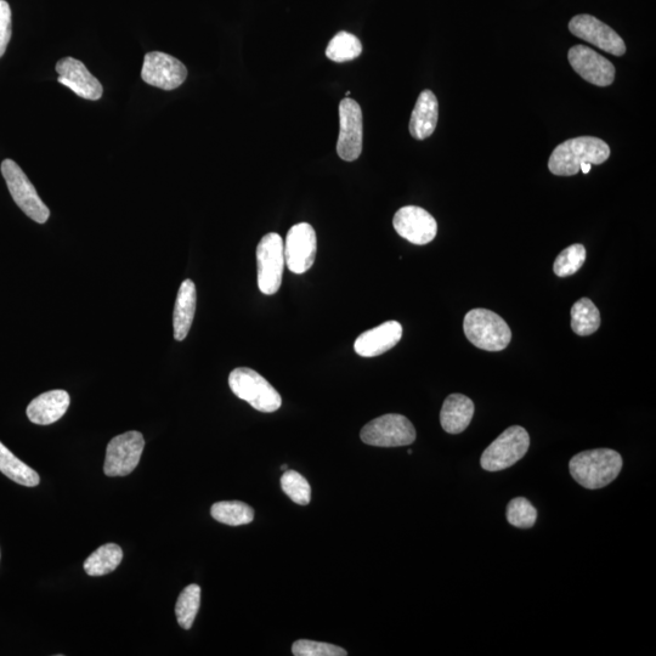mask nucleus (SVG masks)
<instances>
[{"mask_svg":"<svg viewBox=\"0 0 656 656\" xmlns=\"http://www.w3.org/2000/svg\"><path fill=\"white\" fill-rule=\"evenodd\" d=\"M624 461L618 451L596 449L571 458L569 469L576 483L586 489H603L619 477Z\"/></svg>","mask_w":656,"mask_h":656,"instance_id":"f257e3e1","label":"nucleus"},{"mask_svg":"<svg viewBox=\"0 0 656 656\" xmlns=\"http://www.w3.org/2000/svg\"><path fill=\"white\" fill-rule=\"evenodd\" d=\"M610 156V147L605 141L593 137H580L564 141L553 150L548 169L558 177H573L580 172L582 164H602Z\"/></svg>","mask_w":656,"mask_h":656,"instance_id":"f03ea898","label":"nucleus"},{"mask_svg":"<svg viewBox=\"0 0 656 656\" xmlns=\"http://www.w3.org/2000/svg\"><path fill=\"white\" fill-rule=\"evenodd\" d=\"M463 330L473 346L486 352H501L512 339V331L507 322L488 309L469 311L463 322Z\"/></svg>","mask_w":656,"mask_h":656,"instance_id":"7ed1b4c3","label":"nucleus"},{"mask_svg":"<svg viewBox=\"0 0 656 656\" xmlns=\"http://www.w3.org/2000/svg\"><path fill=\"white\" fill-rule=\"evenodd\" d=\"M229 386L237 398L265 414L279 410L282 405L279 392L263 376L248 367H239L231 372Z\"/></svg>","mask_w":656,"mask_h":656,"instance_id":"20e7f679","label":"nucleus"},{"mask_svg":"<svg viewBox=\"0 0 656 656\" xmlns=\"http://www.w3.org/2000/svg\"><path fill=\"white\" fill-rule=\"evenodd\" d=\"M529 446L530 437L525 428L512 426L485 449L480 458V465L488 472L503 471L522 460L527 455Z\"/></svg>","mask_w":656,"mask_h":656,"instance_id":"39448f33","label":"nucleus"},{"mask_svg":"<svg viewBox=\"0 0 656 656\" xmlns=\"http://www.w3.org/2000/svg\"><path fill=\"white\" fill-rule=\"evenodd\" d=\"M360 438L365 444L377 448H399L415 443L416 429L409 418L389 414L367 423L361 429Z\"/></svg>","mask_w":656,"mask_h":656,"instance_id":"423d86ee","label":"nucleus"},{"mask_svg":"<svg viewBox=\"0 0 656 656\" xmlns=\"http://www.w3.org/2000/svg\"><path fill=\"white\" fill-rule=\"evenodd\" d=\"M2 174L7 182L11 197L28 218L38 224H45L50 217V211L39 197L38 192L27 178V175L13 160H4Z\"/></svg>","mask_w":656,"mask_h":656,"instance_id":"0eeeda50","label":"nucleus"},{"mask_svg":"<svg viewBox=\"0 0 656 656\" xmlns=\"http://www.w3.org/2000/svg\"><path fill=\"white\" fill-rule=\"evenodd\" d=\"M258 287L260 292L273 296L280 290L284 275L285 243L279 234L270 233L257 247Z\"/></svg>","mask_w":656,"mask_h":656,"instance_id":"6e6552de","label":"nucleus"},{"mask_svg":"<svg viewBox=\"0 0 656 656\" xmlns=\"http://www.w3.org/2000/svg\"><path fill=\"white\" fill-rule=\"evenodd\" d=\"M363 111L353 99H343L339 104V137L337 154L343 161L358 160L363 152L364 141Z\"/></svg>","mask_w":656,"mask_h":656,"instance_id":"1a4fd4ad","label":"nucleus"},{"mask_svg":"<svg viewBox=\"0 0 656 656\" xmlns=\"http://www.w3.org/2000/svg\"><path fill=\"white\" fill-rule=\"evenodd\" d=\"M145 440L140 432H127L113 438L106 449L104 472L107 477H126L138 467Z\"/></svg>","mask_w":656,"mask_h":656,"instance_id":"9d476101","label":"nucleus"},{"mask_svg":"<svg viewBox=\"0 0 656 656\" xmlns=\"http://www.w3.org/2000/svg\"><path fill=\"white\" fill-rule=\"evenodd\" d=\"M318 251L316 233L308 223H299L288 231L285 242V262L294 274H304L313 267Z\"/></svg>","mask_w":656,"mask_h":656,"instance_id":"9b49d317","label":"nucleus"},{"mask_svg":"<svg viewBox=\"0 0 656 656\" xmlns=\"http://www.w3.org/2000/svg\"><path fill=\"white\" fill-rule=\"evenodd\" d=\"M186 77H188V69L174 56L161 52L145 55L141 78L149 86L174 90L182 86Z\"/></svg>","mask_w":656,"mask_h":656,"instance_id":"f8f14e48","label":"nucleus"},{"mask_svg":"<svg viewBox=\"0 0 656 656\" xmlns=\"http://www.w3.org/2000/svg\"><path fill=\"white\" fill-rule=\"evenodd\" d=\"M569 30L575 37L587 43L595 45L603 52L615 56L626 53L625 42L612 27L592 15H578L569 22Z\"/></svg>","mask_w":656,"mask_h":656,"instance_id":"ddd939ff","label":"nucleus"},{"mask_svg":"<svg viewBox=\"0 0 656 656\" xmlns=\"http://www.w3.org/2000/svg\"><path fill=\"white\" fill-rule=\"evenodd\" d=\"M393 225L403 239L418 246L431 243L438 233L437 220L426 209L416 206L399 209L395 213Z\"/></svg>","mask_w":656,"mask_h":656,"instance_id":"4468645a","label":"nucleus"},{"mask_svg":"<svg viewBox=\"0 0 656 656\" xmlns=\"http://www.w3.org/2000/svg\"><path fill=\"white\" fill-rule=\"evenodd\" d=\"M571 67L586 82L597 87H609L615 79V67L604 56L586 45H576L569 50Z\"/></svg>","mask_w":656,"mask_h":656,"instance_id":"2eb2a0df","label":"nucleus"},{"mask_svg":"<svg viewBox=\"0 0 656 656\" xmlns=\"http://www.w3.org/2000/svg\"><path fill=\"white\" fill-rule=\"evenodd\" d=\"M58 72V82L73 93L87 100H99L103 96L104 88L101 86L99 79L94 77L83 64L75 58H64L56 64Z\"/></svg>","mask_w":656,"mask_h":656,"instance_id":"dca6fc26","label":"nucleus"},{"mask_svg":"<svg viewBox=\"0 0 656 656\" xmlns=\"http://www.w3.org/2000/svg\"><path fill=\"white\" fill-rule=\"evenodd\" d=\"M401 337H403V326L398 321L384 322L356 338L355 353L363 358H375L397 346Z\"/></svg>","mask_w":656,"mask_h":656,"instance_id":"f3484780","label":"nucleus"},{"mask_svg":"<svg viewBox=\"0 0 656 656\" xmlns=\"http://www.w3.org/2000/svg\"><path fill=\"white\" fill-rule=\"evenodd\" d=\"M70 401V395L65 390H50L31 401L27 407V417L39 426H49L66 414Z\"/></svg>","mask_w":656,"mask_h":656,"instance_id":"a211bd4d","label":"nucleus"},{"mask_svg":"<svg viewBox=\"0 0 656 656\" xmlns=\"http://www.w3.org/2000/svg\"><path fill=\"white\" fill-rule=\"evenodd\" d=\"M439 118L437 96L431 90H423L418 96L410 120V133L416 140H424L435 132Z\"/></svg>","mask_w":656,"mask_h":656,"instance_id":"6ab92c4d","label":"nucleus"},{"mask_svg":"<svg viewBox=\"0 0 656 656\" xmlns=\"http://www.w3.org/2000/svg\"><path fill=\"white\" fill-rule=\"evenodd\" d=\"M474 403L462 394H451L445 399L440 412V423L449 434L465 432L474 416Z\"/></svg>","mask_w":656,"mask_h":656,"instance_id":"aec40b11","label":"nucleus"},{"mask_svg":"<svg viewBox=\"0 0 656 656\" xmlns=\"http://www.w3.org/2000/svg\"><path fill=\"white\" fill-rule=\"evenodd\" d=\"M197 292L194 282L185 280L180 286L175 302L173 327L175 341L182 342L188 337L195 318Z\"/></svg>","mask_w":656,"mask_h":656,"instance_id":"412c9836","label":"nucleus"},{"mask_svg":"<svg viewBox=\"0 0 656 656\" xmlns=\"http://www.w3.org/2000/svg\"><path fill=\"white\" fill-rule=\"evenodd\" d=\"M0 472L15 483L33 488L41 482L39 474L19 460L7 446L0 443Z\"/></svg>","mask_w":656,"mask_h":656,"instance_id":"4be33fe9","label":"nucleus"},{"mask_svg":"<svg viewBox=\"0 0 656 656\" xmlns=\"http://www.w3.org/2000/svg\"><path fill=\"white\" fill-rule=\"evenodd\" d=\"M601 326V313L595 303L581 298L571 308V330L578 336H590Z\"/></svg>","mask_w":656,"mask_h":656,"instance_id":"5701e85b","label":"nucleus"},{"mask_svg":"<svg viewBox=\"0 0 656 656\" xmlns=\"http://www.w3.org/2000/svg\"><path fill=\"white\" fill-rule=\"evenodd\" d=\"M123 551L116 544H106L90 554L84 562V570L90 576H104L112 573L122 563Z\"/></svg>","mask_w":656,"mask_h":656,"instance_id":"b1692460","label":"nucleus"},{"mask_svg":"<svg viewBox=\"0 0 656 656\" xmlns=\"http://www.w3.org/2000/svg\"><path fill=\"white\" fill-rule=\"evenodd\" d=\"M211 514L217 522L231 525V527L250 524L254 519L253 508L241 501H223L214 503Z\"/></svg>","mask_w":656,"mask_h":656,"instance_id":"393cba45","label":"nucleus"},{"mask_svg":"<svg viewBox=\"0 0 656 656\" xmlns=\"http://www.w3.org/2000/svg\"><path fill=\"white\" fill-rule=\"evenodd\" d=\"M361 53H363V44L358 37L349 32L337 33L326 49L327 58L338 64L358 59Z\"/></svg>","mask_w":656,"mask_h":656,"instance_id":"a878e982","label":"nucleus"},{"mask_svg":"<svg viewBox=\"0 0 656 656\" xmlns=\"http://www.w3.org/2000/svg\"><path fill=\"white\" fill-rule=\"evenodd\" d=\"M201 605V587L192 584L184 588L180 593L177 605H175V615H177L178 624L184 630H190L199 613Z\"/></svg>","mask_w":656,"mask_h":656,"instance_id":"bb28decb","label":"nucleus"},{"mask_svg":"<svg viewBox=\"0 0 656 656\" xmlns=\"http://www.w3.org/2000/svg\"><path fill=\"white\" fill-rule=\"evenodd\" d=\"M586 250L580 243L565 248L564 251L559 253V256L554 260L553 270L554 274L559 277H567L578 273L585 264Z\"/></svg>","mask_w":656,"mask_h":656,"instance_id":"cd10ccee","label":"nucleus"},{"mask_svg":"<svg viewBox=\"0 0 656 656\" xmlns=\"http://www.w3.org/2000/svg\"><path fill=\"white\" fill-rule=\"evenodd\" d=\"M281 488L290 499L299 506H307L311 501V488L308 480L292 469L281 477Z\"/></svg>","mask_w":656,"mask_h":656,"instance_id":"c85d7f7f","label":"nucleus"},{"mask_svg":"<svg viewBox=\"0 0 656 656\" xmlns=\"http://www.w3.org/2000/svg\"><path fill=\"white\" fill-rule=\"evenodd\" d=\"M507 520L519 529L533 528L537 520L536 508L525 497H517L508 503Z\"/></svg>","mask_w":656,"mask_h":656,"instance_id":"c756f323","label":"nucleus"},{"mask_svg":"<svg viewBox=\"0 0 656 656\" xmlns=\"http://www.w3.org/2000/svg\"><path fill=\"white\" fill-rule=\"evenodd\" d=\"M292 653L296 656H347L348 652L330 643L308 641L299 639L292 646Z\"/></svg>","mask_w":656,"mask_h":656,"instance_id":"7c9ffc66","label":"nucleus"},{"mask_svg":"<svg viewBox=\"0 0 656 656\" xmlns=\"http://www.w3.org/2000/svg\"><path fill=\"white\" fill-rule=\"evenodd\" d=\"M11 35H13V24H11L10 5L5 0H0V58L7 52Z\"/></svg>","mask_w":656,"mask_h":656,"instance_id":"2f4dec72","label":"nucleus"},{"mask_svg":"<svg viewBox=\"0 0 656 656\" xmlns=\"http://www.w3.org/2000/svg\"><path fill=\"white\" fill-rule=\"evenodd\" d=\"M591 168H592V164L585 163V164H582V166L580 167V171L584 174H588V173H590Z\"/></svg>","mask_w":656,"mask_h":656,"instance_id":"473e14b6","label":"nucleus"},{"mask_svg":"<svg viewBox=\"0 0 656 656\" xmlns=\"http://www.w3.org/2000/svg\"><path fill=\"white\" fill-rule=\"evenodd\" d=\"M287 469H288V468H287V465H282V467H281V471H284V472H286V471H287Z\"/></svg>","mask_w":656,"mask_h":656,"instance_id":"72a5a7b5","label":"nucleus"}]
</instances>
